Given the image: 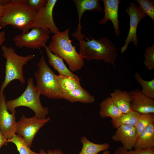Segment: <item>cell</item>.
I'll return each mask as SVG.
<instances>
[{"label":"cell","instance_id":"1","mask_svg":"<svg viewBox=\"0 0 154 154\" xmlns=\"http://www.w3.org/2000/svg\"><path fill=\"white\" fill-rule=\"evenodd\" d=\"M79 42V53L84 59L88 60H102L110 63L115 67V62L117 57L116 46L108 38L105 37L95 39L86 37L81 32L74 31L72 34Z\"/></svg>","mask_w":154,"mask_h":154},{"label":"cell","instance_id":"2","mask_svg":"<svg viewBox=\"0 0 154 154\" xmlns=\"http://www.w3.org/2000/svg\"><path fill=\"white\" fill-rule=\"evenodd\" d=\"M0 21V29L10 25L23 33L29 31L37 12L27 6L21 0H12L4 6Z\"/></svg>","mask_w":154,"mask_h":154},{"label":"cell","instance_id":"3","mask_svg":"<svg viewBox=\"0 0 154 154\" xmlns=\"http://www.w3.org/2000/svg\"><path fill=\"white\" fill-rule=\"evenodd\" d=\"M70 29L60 31L52 36V40L48 47L53 54L64 59L72 72L80 70L84 66V62L82 56L76 50L70 39Z\"/></svg>","mask_w":154,"mask_h":154},{"label":"cell","instance_id":"4","mask_svg":"<svg viewBox=\"0 0 154 154\" xmlns=\"http://www.w3.org/2000/svg\"><path fill=\"white\" fill-rule=\"evenodd\" d=\"M1 49L3 56L6 60L5 76L0 89V97L3 94L4 89L12 81L18 80L24 84L25 80L23 75V67L35 56L32 54L26 56L18 54L15 49L12 47L2 46Z\"/></svg>","mask_w":154,"mask_h":154},{"label":"cell","instance_id":"5","mask_svg":"<svg viewBox=\"0 0 154 154\" xmlns=\"http://www.w3.org/2000/svg\"><path fill=\"white\" fill-rule=\"evenodd\" d=\"M27 86L24 92L19 97L6 101L7 110L11 113L16 112V108L24 106L29 108L34 112L36 117L40 118H46L49 109L42 105L40 99V92L35 85L33 79L28 78Z\"/></svg>","mask_w":154,"mask_h":154},{"label":"cell","instance_id":"6","mask_svg":"<svg viewBox=\"0 0 154 154\" xmlns=\"http://www.w3.org/2000/svg\"><path fill=\"white\" fill-rule=\"evenodd\" d=\"M38 70L34 74L37 88L40 94L52 99H62V92L55 75L47 64L43 55L37 64Z\"/></svg>","mask_w":154,"mask_h":154},{"label":"cell","instance_id":"7","mask_svg":"<svg viewBox=\"0 0 154 154\" xmlns=\"http://www.w3.org/2000/svg\"><path fill=\"white\" fill-rule=\"evenodd\" d=\"M31 29L27 33H22L13 37L15 45L20 48L26 47L33 49L44 47L50 38V33L38 27Z\"/></svg>","mask_w":154,"mask_h":154},{"label":"cell","instance_id":"8","mask_svg":"<svg viewBox=\"0 0 154 154\" xmlns=\"http://www.w3.org/2000/svg\"><path fill=\"white\" fill-rule=\"evenodd\" d=\"M50 120L49 117L43 119L35 116L27 118L23 114L19 120L16 122V134L22 137L30 147L38 130Z\"/></svg>","mask_w":154,"mask_h":154},{"label":"cell","instance_id":"9","mask_svg":"<svg viewBox=\"0 0 154 154\" xmlns=\"http://www.w3.org/2000/svg\"><path fill=\"white\" fill-rule=\"evenodd\" d=\"M47 1L46 5L37 12L31 29L34 27L40 28L54 35L59 31L53 17V10L57 0Z\"/></svg>","mask_w":154,"mask_h":154},{"label":"cell","instance_id":"10","mask_svg":"<svg viewBox=\"0 0 154 154\" xmlns=\"http://www.w3.org/2000/svg\"><path fill=\"white\" fill-rule=\"evenodd\" d=\"M125 12L130 17V26L127 36L125 40L124 45L120 48L121 53L125 51L129 43L133 42L137 47L138 45L137 37V29L139 23L146 16L141 11L139 6L133 2H131L126 9Z\"/></svg>","mask_w":154,"mask_h":154},{"label":"cell","instance_id":"11","mask_svg":"<svg viewBox=\"0 0 154 154\" xmlns=\"http://www.w3.org/2000/svg\"><path fill=\"white\" fill-rule=\"evenodd\" d=\"M6 101V97L3 94L0 97V131L6 139H9L16 134V112H9Z\"/></svg>","mask_w":154,"mask_h":154},{"label":"cell","instance_id":"12","mask_svg":"<svg viewBox=\"0 0 154 154\" xmlns=\"http://www.w3.org/2000/svg\"><path fill=\"white\" fill-rule=\"evenodd\" d=\"M131 110L141 114H154V100L146 96L138 89L129 92Z\"/></svg>","mask_w":154,"mask_h":154},{"label":"cell","instance_id":"13","mask_svg":"<svg viewBox=\"0 0 154 154\" xmlns=\"http://www.w3.org/2000/svg\"><path fill=\"white\" fill-rule=\"evenodd\" d=\"M137 137L135 127L125 125L119 127L115 134L112 136L113 141L120 142L122 146L127 150L133 148Z\"/></svg>","mask_w":154,"mask_h":154},{"label":"cell","instance_id":"14","mask_svg":"<svg viewBox=\"0 0 154 154\" xmlns=\"http://www.w3.org/2000/svg\"><path fill=\"white\" fill-rule=\"evenodd\" d=\"M104 7V15L99 22L100 24H106L109 20L112 22L113 25L115 33L117 37L120 34L119 27L120 23L118 20V11L119 0H102Z\"/></svg>","mask_w":154,"mask_h":154},{"label":"cell","instance_id":"15","mask_svg":"<svg viewBox=\"0 0 154 154\" xmlns=\"http://www.w3.org/2000/svg\"><path fill=\"white\" fill-rule=\"evenodd\" d=\"M44 48L48 57V62L55 70L59 74L70 77L77 81L80 82L81 79L68 68L64 64L62 58L52 53L49 50L48 46H46Z\"/></svg>","mask_w":154,"mask_h":154},{"label":"cell","instance_id":"16","mask_svg":"<svg viewBox=\"0 0 154 154\" xmlns=\"http://www.w3.org/2000/svg\"><path fill=\"white\" fill-rule=\"evenodd\" d=\"M62 99L72 103L80 102L85 104L92 103L95 100V97L82 86L71 91L62 92Z\"/></svg>","mask_w":154,"mask_h":154},{"label":"cell","instance_id":"17","mask_svg":"<svg viewBox=\"0 0 154 154\" xmlns=\"http://www.w3.org/2000/svg\"><path fill=\"white\" fill-rule=\"evenodd\" d=\"M154 148V123L149 125L137 137L134 150Z\"/></svg>","mask_w":154,"mask_h":154},{"label":"cell","instance_id":"18","mask_svg":"<svg viewBox=\"0 0 154 154\" xmlns=\"http://www.w3.org/2000/svg\"><path fill=\"white\" fill-rule=\"evenodd\" d=\"M73 1L76 7L78 17V24L76 30L81 31L82 17L86 11H102L99 0H73Z\"/></svg>","mask_w":154,"mask_h":154},{"label":"cell","instance_id":"19","mask_svg":"<svg viewBox=\"0 0 154 154\" xmlns=\"http://www.w3.org/2000/svg\"><path fill=\"white\" fill-rule=\"evenodd\" d=\"M110 95L113 102L122 113H126L131 110V98L129 92L117 89L111 93Z\"/></svg>","mask_w":154,"mask_h":154},{"label":"cell","instance_id":"20","mask_svg":"<svg viewBox=\"0 0 154 154\" xmlns=\"http://www.w3.org/2000/svg\"><path fill=\"white\" fill-rule=\"evenodd\" d=\"M99 114L102 118L110 117L111 119L117 118L123 113L114 104L110 97L103 100L100 104Z\"/></svg>","mask_w":154,"mask_h":154},{"label":"cell","instance_id":"21","mask_svg":"<svg viewBox=\"0 0 154 154\" xmlns=\"http://www.w3.org/2000/svg\"><path fill=\"white\" fill-rule=\"evenodd\" d=\"M82 145V149L80 153L76 154H98L102 151L108 150L110 145L107 143L98 144L94 143L83 136L80 139Z\"/></svg>","mask_w":154,"mask_h":154},{"label":"cell","instance_id":"22","mask_svg":"<svg viewBox=\"0 0 154 154\" xmlns=\"http://www.w3.org/2000/svg\"><path fill=\"white\" fill-rule=\"evenodd\" d=\"M141 114L131 110L122 114L119 117L111 119V121L114 128H117L122 125H125L135 126L140 117Z\"/></svg>","mask_w":154,"mask_h":154},{"label":"cell","instance_id":"23","mask_svg":"<svg viewBox=\"0 0 154 154\" xmlns=\"http://www.w3.org/2000/svg\"><path fill=\"white\" fill-rule=\"evenodd\" d=\"M58 86L62 92H68L81 86L80 82L72 78L61 74L56 75Z\"/></svg>","mask_w":154,"mask_h":154},{"label":"cell","instance_id":"24","mask_svg":"<svg viewBox=\"0 0 154 154\" xmlns=\"http://www.w3.org/2000/svg\"><path fill=\"white\" fill-rule=\"evenodd\" d=\"M134 77L142 87V93L147 97L154 100V79L147 81L143 79L140 74L135 72Z\"/></svg>","mask_w":154,"mask_h":154},{"label":"cell","instance_id":"25","mask_svg":"<svg viewBox=\"0 0 154 154\" xmlns=\"http://www.w3.org/2000/svg\"><path fill=\"white\" fill-rule=\"evenodd\" d=\"M7 141L15 145L19 154H39L32 150L23 138L16 134L11 139H8Z\"/></svg>","mask_w":154,"mask_h":154},{"label":"cell","instance_id":"26","mask_svg":"<svg viewBox=\"0 0 154 154\" xmlns=\"http://www.w3.org/2000/svg\"><path fill=\"white\" fill-rule=\"evenodd\" d=\"M154 122L153 114H141L135 126L137 137L149 125Z\"/></svg>","mask_w":154,"mask_h":154},{"label":"cell","instance_id":"27","mask_svg":"<svg viewBox=\"0 0 154 154\" xmlns=\"http://www.w3.org/2000/svg\"><path fill=\"white\" fill-rule=\"evenodd\" d=\"M141 12L154 21V1L151 0H136Z\"/></svg>","mask_w":154,"mask_h":154},{"label":"cell","instance_id":"28","mask_svg":"<svg viewBox=\"0 0 154 154\" xmlns=\"http://www.w3.org/2000/svg\"><path fill=\"white\" fill-rule=\"evenodd\" d=\"M143 63L146 68L149 70L154 69V44L145 49L144 55Z\"/></svg>","mask_w":154,"mask_h":154},{"label":"cell","instance_id":"29","mask_svg":"<svg viewBox=\"0 0 154 154\" xmlns=\"http://www.w3.org/2000/svg\"><path fill=\"white\" fill-rule=\"evenodd\" d=\"M114 154H154V148L139 150H127L122 146L118 147Z\"/></svg>","mask_w":154,"mask_h":154},{"label":"cell","instance_id":"30","mask_svg":"<svg viewBox=\"0 0 154 154\" xmlns=\"http://www.w3.org/2000/svg\"><path fill=\"white\" fill-rule=\"evenodd\" d=\"M22 2L29 7L38 12L44 7L47 0H21Z\"/></svg>","mask_w":154,"mask_h":154},{"label":"cell","instance_id":"31","mask_svg":"<svg viewBox=\"0 0 154 154\" xmlns=\"http://www.w3.org/2000/svg\"><path fill=\"white\" fill-rule=\"evenodd\" d=\"M39 154H64L63 152L60 149H54L49 150L46 151L43 149L40 150Z\"/></svg>","mask_w":154,"mask_h":154},{"label":"cell","instance_id":"32","mask_svg":"<svg viewBox=\"0 0 154 154\" xmlns=\"http://www.w3.org/2000/svg\"><path fill=\"white\" fill-rule=\"evenodd\" d=\"M7 140L3 136L0 131V149L3 146L7 145Z\"/></svg>","mask_w":154,"mask_h":154},{"label":"cell","instance_id":"33","mask_svg":"<svg viewBox=\"0 0 154 154\" xmlns=\"http://www.w3.org/2000/svg\"><path fill=\"white\" fill-rule=\"evenodd\" d=\"M6 33L4 31H0V52L1 47L6 40Z\"/></svg>","mask_w":154,"mask_h":154},{"label":"cell","instance_id":"34","mask_svg":"<svg viewBox=\"0 0 154 154\" xmlns=\"http://www.w3.org/2000/svg\"><path fill=\"white\" fill-rule=\"evenodd\" d=\"M12 0H0V6H5L11 2Z\"/></svg>","mask_w":154,"mask_h":154},{"label":"cell","instance_id":"35","mask_svg":"<svg viewBox=\"0 0 154 154\" xmlns=\"http://www.w3.org/2000/svg\"><path fill=\"white\" fill-rule=\"evenodd\" d=\"M5 10L4 6H0V21L1 18Z\"/></svg>","mask_w":154,"mask_h":154},{"label":"cell","instance_id":"36","mask_svg":"<svg viewBox=\"0 0 154 154\" xmlns=\"http://www.w3.org/2000/svg\"><path fill=\"white\" fill-rule=\"evenodd\" d=\"M102 154H111V153L109 150H107L104 151Z\"/></svg>","mask_w":154,"mask_h":154}]
</instances>
